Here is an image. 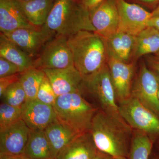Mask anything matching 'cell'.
Returning a JSON list of instances; mask_svg holds the SVG:
<instances>
[{
    "instance_id": "42",
    "label": "cell",
    "mask_w": 159,
    "mask_h": 159,
    "mask_svg": "<svg viewBox=\"0 0 159 159\" xmlns=\"http://www.w3.org/2000/svg\"><path fill=\"white\" fill-rule=\"evenodd\" d=\"M73 1H76V2H77V0H73Z\"/></svg>"
},
{
    "instance_id": "22",
    "label": "cell",
    "mask_w": 159,
    "mask_h": 159,
    "mask_svg": "<svg viewBox=\"0 0 159 159\" xmlns=\"http://www.w3.org/2000/svg\"><path fill=\"white\" fill-rule=\"evenodd\" d=\"M24 154L31 159H54L44 131H30Z\"/></svg>"
},
{
    "instance_id": "3",
    "label": "cell",
    "mask_w": 159,
    "mask_h": 159,
    "mask_svg": "<svg viewBox=\"0 0 159 159\" xmlns=\"http://www.w3.org/2000/svg\"><path fill=\"white\" fill-rule=\"evenodd\" d=\"M45 25L56 34L68 38L80 31L96 32L88 10L73 0H55Z\"/></svg>"
},
{
    "instance_id": "4",
    "label": "cell",
    "mask_w": 159,
    "mask_h": 159,
    "mask_svg": "<svg viewBox=\"0 0 159 159\" xmlns=\"http://www.w3.org/2000/svg\"><path fill=\"white\" fill-rule=\"evenodd\" d=\"M53 107L57 120L79 134L89 132L99 109L87 100L79 90L57 97Z\"/></svg>"
},
{
    "instance_id": "32",
    "label": "cell",
    "mask_w": 159,
    "mask_h": 159,
    "mask_svg": "<svg viewBox=\"0 0 159 159\" xmlns=\"http://www.w3.org/2000/svg\"><path fill=\"white\" fill-rule=\"evenodd\" d=\"M148 65L155 72L159 74V59L157 57H148L147 59Z\"/></svg>"
},
{
    "instance_id": "40",
    "label": "cell",
    "mask_w": 159,
    "mask_h": 159,
    "mask_svg": "<svg viewBox=\"0 0 159 159\" xmlns=\"http://www.w3.org/2000/svg\"><path fill=\"white\" fill-rule=\"evenodd\" d=\"M157 58H158V59H159V52H158V53H157Z\"/></svg>"
},
{
    "instance_id": "24",
    "label": "cell",
    "mask_w": 159,
    "mask_h": 159,
    "mask_svg": "<svg viewBox=\"0 0 159 159\" xmlns=\"http://www.w3.org/2000/svg\"><path fill=\"white\" fill-rule=\"evenodd\" d=\"M133 131L128 159H148L154 140L145 133Z\"/></svg>"
},
{
    "instance_id": "2",
    "label": "cell",
    "mask_w": 159,
    "mask_h": 159,
    "mask_svg": "<svg viewBox=\"0 0 159 159\" xmlns=\"http://www.w3.org/2000/svg\"><path fill=\"white\" fill-rule=\"evenodd\" d=\"M74 66L83 79L93 75L107 64L105 39L95 31H83L69 38Z\"/></svg>"
},
{
    "instance_id": "21",
    "label": "cell",
    "mask_w": 159,
    "mask_h": 159,
    "mask_svg": "<svg viewBox=\"0 0 159 159\" xmlns=\"http://www.w3.org/2000/svg\"><path fill=\"white\" fill-rule=\"evenodd\" d=\"M0 57L16 65L21 73L34 67V59L2 32L0 34Z\"/></svg>"
},
{
    "instance_id": "41",
    "label": "cell",
    "mask_w": 159,
    "mask_h": 159,
    "mask_svg": "<svg viewBox=\"0 0 159 159\" xmlns=\"http://www.w3.org/2000/svg\"><path fill=\"white\" fill-rule=\"evenodd\" d=\"M20 1H30V0H20Z\"/></svg>"
},
{
    "instance_id": "26",
    "label": "cell",
    "mask_w": 159,
    "mask_h": 159,
    "mask_svg": "<svg viewBox=\"0 0 159 159\" xmlns=\"http://www.w3.org/2000/svg\"><path fill=\"white\" fill-rule=\"evenodd\" d=\"M2 102L21 107L27 100L25 93L19 81L13 84L5 91L1 97Z\"/></svg>"
},
{
    "instance_id": "10",
    "label": "cell",
    "mask_w": 159,
    "mask_h": 159,
    "mask_svg": "<svg viewBox=\"0 0 159 159\" xmlns=\"http://www.w3.org/2000/svg\"><path fill=\"white\" fill-rule=\"evenodd\" d=\"M119 15L118 31L136 36L148 26L152 17L149 12L137 4L117 0Z\"/></svg>"
},
{
    "instance_id": "7",
    "label": "cell",
    "mask_w": 159,
    "mask_h": 159,
    "mask_svg": "<svg viewBox=\"0 0 159 159\" xmlns=\"http://www.w3.org/2000/svg\"><path fill=\"white\" fill-rule=\"evenodd\" d=\"M68 40L66 36L56 34L34 58V67L43 70L64 69L74 66Z\"/></svg>"
},
{
    "instance_id": "11",
    "label": "cell",
    "mask_w": 159,
    "mask_h": 159,
    "mask_svg": "<svg viewBox=\"0 0 159 159\" xmlns=\"http://www.w3.org/2000/svg\"><path fill=\"white\" fill-rule=\"evenodd\" d=\"M96 33L107 39L118 31L119 15L117 0H104L89 12Z\"/></svg>"
},
{
    "instance_id": "17",
    "label": "cell",
    "mask_w": 159,
    "mask_h": 159,
    "mask_svg": "<svg viewBox=\"0 0 159 159\" xmlns=\"http://www.w3.org/2000/svg\"><path fill=\"white\" fill-rule=\"evenodd\" d=\"M98 152L89 132L76 137L58 152L54 159H93Z\"/></svg>"
},
{
    "instance_id": "9",
    "label": "cell",
    "mask_w": 159,
    "mask_h": 159,
    "mask_svg": "<svg viewBox=\"0 0 159 159\" xmlns=\"http://www.w3.org/2000/svg\"><path fill=\"white\" fill-rule=\"evenodd\" d=\"M3 34L33 59L37 57L44 46L56 34L46 25L18 29Z\"/></svg>"
},
{
    "instance_id": "25",
    "label": "cell",
    "mask_w": 159,
    "mask_h": 159,
    "mask_svg": "<svg viewBox=\"0 0 159 159\" xmlns=\"http://www.w3.org/2000/svg\"><path fill=\"white\" fill-rule=\"evenodd\" d=\"M45 74L43 70L32 67L20 73L19 81L25 93L27 100L36 99Z\"/></svg>"
},
{
    "instance_id": "28",
    "label": "cell",
    "mask_w": 159,
    "mask_h": 159,
    "mask_svg": "<svg viewBox=\"0 0 159 159\" xmlns=\"http://www.w3.org/2000/svg\"><path fill=\"white\" fill-rule=\"evenodd\" d=\"M57 97L45 75L38 92L36 99L43 103L53 106Z\"/></svg>"
},
{
    "instance_id": "1",
    "label": "cell",
    "mask_w": 159,
    "mask_h": 159,
    "mask_svg": "<svg viewBox=\"0 0 159 159\" xmlns=\"http://www.w3.org/2000/svg\"><path fill=\"white\" fill-rule=\"evenodd\" d=\"M132 129L98 109L90 129L99 151L114 157L128 159Z\"/></svg>"
},
{
    "instance_id": "19",
    "label": "cell",
    "mask_w": 159,
    "mask_h": 159,
    "mask_svg": "<svg viewBox=\"0 0 159 159\" xmlns=\"http://www.w3.org/2000/svg\"><path fill=\"white\" fill-rule=\"evenodd\" d=\"M31 25L41 27L45 25L55 0H13Z\"/></svg>"
},
{
    "instance_id": "23",
    "label": "cell",
    "mask_w": 159,
    "mask_h": 159,
    "mask_svg": "<svg viewBox=\"0 0 159 159\" xmlns=\"http://www.w3.org/2000/svg\"><path fill=\"white\" fill-rule=\"evenodd\" d=\"M159 52V30L148 26L136 36L134 60L148 54Z\"/></svg>"
},
{
    "instance_id": "33",
    "label": "cell",
    "mask_w": 159,
    "mask_h": 159,
    "mask_svg": "<svg viewBox=\"0 0 159 159\" xmlns=\"http://www.w3.org/2000/svg\"><path fill=\"white\" fill-rule=\"evenodd\" d=\"M131 1L148 7H152L154 6H157L159 3V0H131Z\"/></svg>"
},
{
    "instance_id": "31",
    "label": "cell",
    "mask_w": 159,
    "mask_h": 159,
    "mask_svg": "<svg viewBox=\"0 0 159 159\" xmlns=\"http://www.w3.org/2000/svg\"><path fill=\"white\" fill-rule=\"evenodd\" d=\"M104 0H77V2L81 4L89 12L95 9Z\"/></svg>"
},
{
    "instance_id": "39",
    "label": "cell",
    "mask_w": 159,
    "mask_h": 159,
    "mask_svg": "<svg viewBox=\"0 0 159 159\" xmlns=\"http://www.w3.org/2000/svg\"><path fill=\"white\" fill-rule=\"evenodd\" d=\"M157 73V76L158 77V81H159V91H158V97H159V74H158V73Z\"/></svg>"
},
{
    "instance_id": "13",
    "label": "cell",
    "mask_w": 159,
    "mask_h": 159,
    "mask_svg": "<svg viewBox=\"0 0 159 159\" xmlns=\"http://www.w3.org/2000/svg\"><path fill=\"white\" fill-rule=\"evenodd\" d=\"M21 119L31 130H44L57 120L52 106L37 99L27 100L21 107Z\"/></svg>"
},
{
    "instance_id": "36",
    "label": "cell",
    "mask_w": 159,
    "mask_h": 159,
    "mask_svg": "<svg viewBox=\"0 0 159 159\" xmlns=\"http://www.w3.org/2000/svg\"><path fill=\"white\" fill-rule=\"evenodd\" d=\"M111 157L107 154L99 151L93 159H110Z\"/></svg>"
},
{
    "instance_id": "12",
    "label": "cell",
    "mask_w": 159,
    "mask_h": 159,
    "mask_svg": "<svg viewBox=\"0 0 159 159\" xmlns=\"http://www.w3.org/2000/svg\"><path fill=\"white\" fill-rule=\"evenodd\" d=\"M107 65L118 102L130 97L135 77L134 62H124L108 56Z\"/></svg>"
},
{
    "instance_id": "35",
    "label": "cell",
    "mask_w": 159,
    "mask_h": 159,
    "mask_svg": "<svg viewBox=\"0 0 159 159\" xmlns=\"http://www.w3.org/2000/svg\"><path fill=\"white\" fill-rule=\"evenodd\" d=\"M148 26H152L159 30V17H152L148 22Z\"/></svg>"
},
{
    "instance_id": "6",
    "label": "cell",
    "mask_w": 159,
    "mask_h": 159,
    "mask_svg": "<svg viewBox=\"0 0 159 159\" xmlns=\"http://www.w3.org/2000/svg\"><path fill=\"white\" fill-rule=\"evenodd\" d=\"M120 115L132 130L143 132L153 138L159 136V117L136 98L118 102Z\"/></svg>"
},
{
    "instance_id": "27",
    "label": "cell",
    "mask_w": 159,
    "mask_h": 159,
    "mask_svg": "<svg viewBox=\"0 0 159 159\" xmlns=\"http://www.w3.org/2000/svg\"><path fill=\"white\" fill-rule=\"evenodd\" d=\"M21 119V107L2 102L0 105V130Z\"/></svg>"
},
{
    "instance_id": "15",
    "label": "cell",
    "mask_w": 159,
    "mask_h": 159,
    "mask_svg": "<svg viewBox=\"0 0 159 159\" xmlns=\"http://www.w3.org/2000/svg\"><path fill=\"white\" fill-rule=\"evenodd\" d=\"M43 70L57 97L79 90L83 78L74 66L59 69Z\"/></svg>"
},
{
    "instance_id": "18",
    "label": "cell",
    "mask_w": 159,
    "mask_h": 159,
    "mask_svg": "<svg viewBox=\"0 0 159 159\" xmlns=\"http://www.w3.org/2000/svg\"><path fill=\"white\" fill-rule=\"evenodd\" d=\"M34 27L35 26L29 22L13 0H0L1 32L6 33L18 29Z\"/></svg>"
},
{
    "instance_id": "37",
    "label": "cell",
    "mask_w": 159,
    "mask_h": 159,
    "mask_svg": "<svg viewBox=\"0 0 159 159\" xmlns=\"http://www.w3.org/2000/svg\"><path fill=\"white\" fill-rule=\"evenodd\" d=\"M152 17H159V3L158 5L153 9V11L151 12Z\"/></svg>"
},
{
    "instance_id": "30",
    "label": "cell",
    "mask_w": 159,
    "mask_h": 159,
    "mask_svg": "<svg viewBox=\"0 0 159 159\" xmlns=\"http://www.w3.org/2000/svg\"><path fill=\"white\" fill-rule=\"evenodd\" d=\"M20 73L0 77V97L9 87L19 81Z\"/></svg>"
},
{
    "instance_id": "5",
    "label": "cell",
    "mask_w": 159,
    "mask_h": 159,
    "mask_svg": "<svg viewBox=\"0 0 159 159\" xmlns=\"http://www.w3.org/2000/svg\"><path fill=\"white\" fill-rule=\"evenodd\" d=\"M79 89L82 95L88 94L93 97L99 104V109L128 125L119 113L116 92L107 64L95 74L83 79Z\"/></svg>"
},
{
    "instance_id": "14",
    "label": "cell",
    "mask_w": 159,
    "mask_h": 159,
    "mask_svg": "<svg viewBox=\"0 0 159 159\" xmlns=\"http://www.w3.org/2000/svg\"><path fill=\"white\" fill-rule=\"evenodd\" d=\"M30 131L22 119L0 130V154H24Z\"/></svg>"
},
{
    "instance_id": "29",
    "label": "cell",
    "mask_w": 159,
    "mask_h": 159,
    "mask_svg": "<svg viewBox=\"0 0 159 159\" xmlns=\"http://www.w3.org/2000/svg\"><path fill=\"white\" fill-rule=\"evenodd\" d=\"M21 73L19 68L16 65L0 57V77L10 76Z\"/></svg>"
},
{
    "instance_id": "16",
    "label": "cell",
    "mask_w": 159,
    "mask_h": 159,
    "mask_svg": "<svg viewBox=\"0 0 159 159\" xmlns=\"http://www.w3.org/2000/svg\"><path fill=\"white\" fill-rule=\"evenodd\" d=\"M105 42L108 56L124 62H134L136 36L118 31Z\"/></svg>"
},
{
    "instance_id": "38",
    "label": "cell",
    "mask_w": 159,
    "mask_h": 159,
    "mask_svg": "<svg viewBox=\"0 0 159 159\" xmlns=\"http://www.w3.org/2000/svg\"><path fill=\"white\" fill-rule=\"evenodd\" d=\"M110 159H128L124 157H111Z\"/></svg>"
},
{
    "instance_id": "20",
    "label": "cell",
    "mask_w": 159,
    "mask_h": 159,
    "mask_svg": "<svg viewBox=\"0 0 159 159\" xmlns=\"http://www.w3.org/2000/svg\"><path fill=\"white\" fill-rule=\"evenodd\" d=\"M44 131L51 145L54 159L66 145L81 134L57 119L49 124Z\"/></svg>"
},
{
    "instance_id": "34",
    "label": "cell",
    "mask_w": 159,
    "mask_h": 159,
    "mask_svg": "<svg viewBox=\"0 0 159 159\" xmlns=\"http://www.w3.org/2000/svg\"><path fill=\"white\" fill-rule=\"evenodd\" d=\"M0 159H31L22 155H10L0 154Z\"/></svg>"
},
{
    "instance_id": "8",
    "label": "cell",
    "mask_w": 159,
    "mask_h": 159,
    "mask_svg": "<svg viewBox=\"0 0 159 159\" xmlns=\"http://www.w3.org/2000/svg\"><path fill=\"white\" fill-rule=\"evenodd\" d=\"M158 91L157 73L142 63L134 79L131 97L139 100L159 117Z\"/></svg>"
}]
</instances>
